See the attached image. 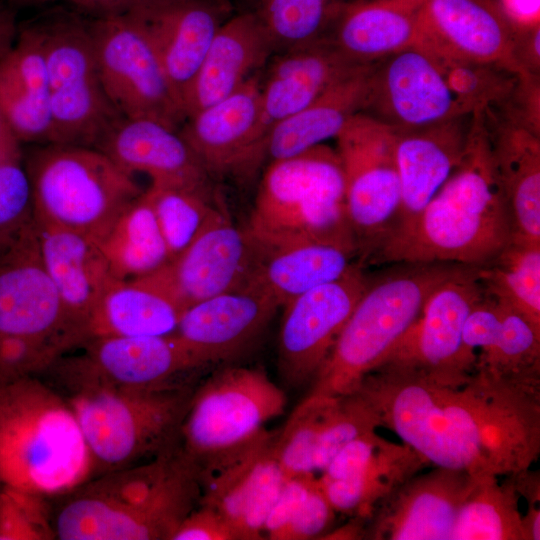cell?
<instances>
[{"label": "cell", "mask_w": 540, "mask_h": 540, "mask_svg": "<svg viewBox=\"0 0 540 540\" xmlns=\"http://www.w3.org/2000/svg\"><path fill=\"white\" fill-rule=\"evenodd\" d=\"M484 109L473 113L458 166L413 225L385 244L368 264L452 263L481 267L510 243L513 225Z\"/></svg>", "instance_id": "cell-1"}, {"label": "cell", "mask_w": 540, "mask_h": 540, "mask_svg": "<svg viewBox=\"0 0 540 540\" xmlns=\"http://www.w3.org/2000/svg\"><path fill=\"white\" fill-rule=\"evenodd\" d=\"M197 469L179 444L146 463L97 475L53 513L61 540H171L199 504Z\"/></svg>", "instance_id": "cell-2"}, {"label": "cell", "mask_w": 540, "mask_h": 540, "mask_svg": "<svg viewBox=\"0 0 540 540\" xmlns=\"http://www.w3.org/2000/svg\"><path fill=\"white\" fill-rule=\"evenodd\" d=\"M95 476L78 420L37 375L0 376V486L60 498Z\"/></svg>", "instance_id": "cell-3"}, {"label": "cell", "mask_w": 540, "mask_h": 540, "mask_svg": "<svg viewBox=\"0 0 540 540\" xmlns=\"http://www.w3.org/2000/svg\"><path fill=\"white\" fill-rule=\"evenodd\" d=\"M61 386L94 463L95 476L141 463L179 444L193 382L155 388L110 384L62 356L45 371ZM94 476V477H95Z\"/></svg>", "instance_id": "cell-4"}, {"label": "cell", "mask_w": 540, "mask_h": 540, "mask_svg": "<svg viewBox=\"0 0 540 540\" xmlns=\"http://www.w3.org/2000/svg\"><path fill=\"white\" fill-rule=\"evenodd\" d=\"M245 229L260 250L319 241L349 249L357 258L337 151L322 143L270 161Z\"/></svg>", "instance_id": "cell-5"}, {"label": "cell", "mask_w": 540, "mask_h": 540, "mask_svg": "<svg viewBox=\"0 0 540 540\" xmlns=\"http://www.w3.org/2000/svg\"><path fill=\"white\" fill-rule=\"evenodd\" d=\"M380 426L392 430L429 465L493 476L461 387L439 384L413 371L380 366L357 389Z\"/></svg>", "instance_id": "cell-6"}, {"label": "cell", "mask_w": 540, "mask_h": 540, "mask_svg": "<svg viewBox=\"0 0 540 540\" xmlns=\"http://www.w3.org/2000/svg\"><path fill=\"white\" fill-rule=\"evenodd\" d=\"M370 284L313 379L311 394L354 393L418 317L430 293L460 266L396 263Z\"/></svg>", "instance_id": "cell-7"}, {"label": "cell", "mask_w": 540, "mask_h": 540, "mask_svg": "<svg viewBox=\"0 0 540 540\" xmlns=\"http://www.w3.org/2000/svg\"><path fill=\"white\" fill-rule=\"evenodd\" d=\"M34 220L100 241L144 191L93 147L42 144L23 155Z\"/></svg>", "instance_id": "cell-8"}, {"label": "cell", "mask_w": 540, "mask_h": 540, "mask_svg": "<svg viewBox=\"0 0 540 540\" xmlns=\"http://www.w3.org/2000/svg\"><path fill=\"white\" fill-rule=\"evenodd\" d=\"M284 391L261 368L228 366L194 389L179 432V448L199 478L233 458L283 414Z\"/></svg>", "instance_id": "cell-9"}, {"label": "cell", "mask_w": 540, "mask_h": 540, "mask_svg": "<svg viewBox=\"0 0 540 540\" xmlns=\"http://www.w3.org/2000/svg\"><path fill=\"white\" fill-rule=\"evenodd\" d=\"M32 22L41 38L48 76L50 144L94 148L123 116L99 76L91 18L76 9L55 6Z\"/></svg>", "instance_id": "cell-10"}, {"label": "cell", "mask_w": 540, "mask_h": 540, "mask_svg": "<svg viewBox=\"0 0 540 540\" xmlns=\"http://www.w3.org/2000/svg\"><path fill=\"white\" fill-rule=\"evenodd\" d=\"M396 138V130L361 112L336 137L360 266L368 264L385 242L399 211Z\"/></svg>", "instance_id": "cell-11"}, {"label": "cell", "mask_w": 540, "mask_h": 540, "mask_svg": "<svg viewBox=\"0 0 540 540\" xmlns=\"http://www.w3.org/2000/svg\"><path fill=\"white\" fill-rule=\"evenodd\" d=\"M483 295L478 267L460 266L430 293L416 320L378 367L413 371L451 387L466 384L475 371L477 354L464 345L463 328Z\"/></svg>", "instance_id": "cell-12"}, {"label": "cell", "mask_w": 540, "mask_h": 540, "mask_svg": "<svg viewBox=\"0 0 540 540\" xmlns=\"http://www.w3.org/2000/svg\"><path fill=\"white\" fill-rule=\"evenodd\" d=\"M90 18L99 76L118 112L179 130L183 104L141 28L127 15Z\"/></svg>", "instance_id": "cell-13"}, {"label": "cell", "mask_w": 540, "mask_h": 540, "mask_svg": "<svg viewBox=\"0 0 540 540\" xmlns=\"http://www.w3.org/2000/svg\"><path fill=\"white\" fill-rule=\"evenodd\" d=\"M475 111L451 89L435 56L413 44L373 64L361 113L402 132Z\"/></svg>", "instance_id": "cell-14"}, {"label": "cell", "mask_w": 540, "mask_h": 540, "mask_svg": "<svg viewBox=\"0 0 540 540\" xmlns=\"http://www.w3.org/2000/svg\"><path fill=\"white\" fill-rule=\"evenodd\" d=\"M462 390L480 434L488 472L500 476L529 469L540 454V377L474 372Z\"/></svg>", "instance_id": "cell-15"}, {"label": "cell", "mask_w": 540, "mask_h": 540, "mask_svg": "<svg viewBox=\"0 0 540 540\" xmlns=\"http://www.w3.org/2000/svg\"><path fill=\"white\" fill-rule=\"evenodd\" d=\"M370 281L355 264L342 277L282 306L278 368L287 383L313 381Z\"/></svg>", "instance_id": "cell-16"}, {"label": "cell", "mask_w": 540, "mask_h": 540, "mask_svg": "<svg viewBox=\"0 0 540 540\" xmlns=\"http://www.w3.org/2000/svg\"><path fill=\"white\" fill-rule=\"evenodd\" d=\"M0 336L47 342L63 354L80 346L43 264L34 221L0 255Z\"/></svg>", "instance_id": "cell-17"}, {"label": "cell", "mask_w": 540, "mask_h": 540, "mask_svg": "<svg viewBox=\"0 0 540 540\" xmlns=\"http://www.w3.org/2000/svg\"><path fill=\"white\" fill-rule=\"evenodd\" d=\"M427 466L408 445L374 430L347 443L318 479L336 513L366 521L379 502Z\"/></svg>", "instance_id": "cell-18"}, {"label": "cell", "mask_w": 540, "mask_h": 540, "mask_svg": "<svg viewBox=\"0 0 540 540\" xmlns=\"http://www.w3.org/2000/svg\"><path fill=\"white\" fill-rule=\"evenodd\" d=\"M476 480L467 471L437 466L418 472L376 505L363 539L451 540L458 512Z\"/></svg>", "instance_id": "cell-19"}, {"label": "cell", "mask_w": 540, "mask_h": 540, "mask_svg": "<svg viewBox=\"0 0 540 540\" xmlns=\"http://www.w3.org/2000/svg\"><path fill=\"white\" fill-rule=\"evenodd\" d=\"M260 84L261 78L253 76L229 96L188 117L179 129L211 178L251 174L266 158Z\"/></svg>", "instance_id": "cell-20"}, {"label": "cell", "mask_w": 540, "mask_h": 540, "mask_svg": "<svg viewBox=\"0 0 540 540\" xmlns=\"http://www.w3.org/2000/svg\"><path fill=\"white\" fill-rule=\"evenodd\" d=\"M515 30L496 0H426L414 44L443 58L518 74L511 53Z\"/></svg>", "instance_id": "cell-21"}, {"label": "cell", "mask_w": 540, "mask_h": 540, "mask_svg": "<svg viewBox=\"0 0 540 540\" xmlns=\"http://www.w3.org/2000/svg\"><path fill=\"white\" fill-rule=\"evenodd\" d=\"M258 263V247L219 203L189 246L167 264V271L187 309L199 301L248 286Z\"/></svg>", "instance_id": "cell-22"}, {"label": "cell", "mask_w": 540, "mask_h": 540, "mask_svg": "<svg viewBox=\"0 0 540 540\" xmlns=\"http://www.w3.org/2000/svg\"><path fill=\"white\" fill-rule=\"evenodd\" d=\"M279 302L252 282L189 306L173 335L205 370L230 361L263 332Z\"/></svg>", "instance_id": "cell-23"}, {"label": "cell", "mask_w": 540, "mask_h": 540, "mask_svg": "<svg viewBox=\"0 0 540 540\" xmlns=\"http://www.w3.org/2000/svg\"><path fill=\"white\" fill-rule=\"evenodd\" d=\"M94 148L131 174H147L153 186L216 198L211 176L179 130L161 122L122 117Z\"/></svg>", "instance_id": "cell-24"}, {"label": "cell", "mask_w": 540, "mask_h": 540, "mask_svg": "<svg viewBox=\"0 0 540 540\" xmlns=\"http://www.w3.org/2000/svg\"><path fill=\"white\" fill-rule=\"evenodd\" d=\"M229 11L228 0H157L124 15L132 18L150 41L183 104Z\"/></svg>", "instance_id": "cell-25"}, {"label": "cell", "mask_w": 540, "mask_h": 540, "mask_svg": "<svg viewBox=\"0 0 540 540\" xmlns=\"http://www.w3.org/2000/svg\"><path fill=\"white\" fill-rule=\"evenodd\" d=\"M83 352L63 359L101 381L132 388H155L192 382L203 371L175 335L103 336L86 340Z\"/></svg>", "instance_id": "cell-26"}, {"label": "cell", "mask_w": 540, "mask_h": 540, "mask_svg": "<svg viewBox=\"0 0 540 540\" xmlns=\"http://www.w3.org/2000/svg\"><path fill=\"white\" fill-rule=\"evenodd\" d=\"M472 116L464 115L436 125L397 132L400 207L394 226L378 251L413 225L458 166L466 148Z\"/></svg>", "instance_id": "cell-27"}, {"label": "cell", "mask_w": 540, "mask_h": 540, "mask_svg": "<svg viewBox=\"0 0 540 540\" xmlns=\"http://www.w3.org/2000/svg\"><path fill=\"white\" fill-rule=\"evenodd\" d=\"M34 227L43 264L81 345L98 302L118 279L95 239L35 220Z\"/></svg>", "instance_id": "cell-28"}, {"label": "cell", "mask_w": 540, "mask_h": 540, "mask_svg": "<svg viewBox=\"0 0 540 540\" xmlns=\"http://www.w3.org/2000/svg\"><path fill=\"white\" fill-rule=\"evenodd\" d=\"M270 60L260 84V124L265 142L276 124L368 65L350 60L328 40L276 53Z\"/></svg>", "instance_id": "cell-29"}, {"label": "cell", "mask_w": 540, "mask_h": 540, "mask_svg": "<svg viewBox=\"0 0 540 540\" xmlns=\"http://www.w3.org/2000/svg\"><path fill=\"white\" fill-rule=\"evenodd\" d=\"M275 54L260 23L249 12L227 18L218 28L185 94L186 117L240 88Z\"/></svg>", "instance_id": "cell-30"}, {"label": "cell", "mask_w": 540, "mask_h": 540, "mask_svg": "<svg viewBox=\"0 0 540 540\" xmlns=\"http://www.w3.org/2000/svg\"><path fill=\"white\" fill-rule=\"evenodd\" d=\"M0 111L20 143L50 144L48 76L32 20L18 25L14 43L0 58Z\"/></svg>", "instance_id": "cell-31"}, {"label": "cell", "mask_w": 540, "mask_h": 540, "mask_svg": "<svg viewBox=\"0 0 540 540\" xmlns=\"http://www.w3.org/2000/svg\"><path fill=\"white\" fill-rule=\"evenodd\" d=\"M185 310L166 265L149 275L114 282L90 318L87 340L103 336H169L176 331Z\"/></svg>", "instance_id": "cell-32"}, {"label": "cell", "mask_w": 540, "mask_h": 540, "mask_svg": "<svg viewBox=\"0 0 540 540\" xmlns=\"http://www.w3.org/2000/svg\"><path fill=\"white\" fill-rule=\"evenodd\" d=\"M426 0H354L340 13L328 40L360 64L375 63L413 45Z\"/></svg>", "instance_id": "cell-33"}, {"label": "cell", "mask_w": 540, "mask_h": 540, "mask_svg": "<svg viewBox=\"0 0 540 540\" xmlns=\"http://www.w3.org/2000/svg\"><path fill=\"white\" fill-rule=\"evenodd\" d=\"M484 115L512 220V238L540 244V135L486 109Z\"/></svg>", "instance_id": "cell-34"}, {"label": "cell", "mask_w": 540, "mask_h": 540, "mask_svg": "<svg viewBox=\"0 0 540 540\" xmlns=\"http://www.w3.org/2000/svg\"><path fill=\"white\" fill-rule=\"evenodd\" d=\"M373 64L362 66L272 127L265 142L266 158L285 159L336 138L348 121L362 111Z\"/></svg>", "instance_id": "cell-35"}, {"label": "cell", "mask_w": 540, "mask_h": 540, "mask_svg": "<svg viewBox=\"0 0 540 540\" xmlns=\"http://www.w3.org/2000/svg\"><path fill=\"white\" fill-rule=\"evenodd\" d=\"M259 250L253 281L281 305L317 286L334 281L355 264L356 255L344 247L319 241H303Z\"/></svg>", "instance_id": "cell-36"}, {"label": "cell", "mask_w": 540, "mask_h": 540, "mask_svg": "<svg viewBox=\"0 0 540 540\" xmlns=\"http://www.w3.org/2000/svg\"><path fill=\"white\" fill-rule=\"evenodd\" d=\"M98 243L118 280L149 275L171 262L145 191L121 213Z\"/></svg>", "instance_id": "cell-37"}, {"label": "cell", "mask_w": 540, "mask_h": 540, "mask_svg": "<svg viewBox=\"0 0 540 540\" xmlns=\"http://www.w3.org/2000/svg\"><path fill=\"white\" fill-rule=\"evenodd\" d=\"M354 0H245L275 54L326 40L342 10Z\"/></svg>", "instance_id": "cell-38"}, {"label": "cell", "mask_w": 540, "mask_h": 540, "mask_svg": "<svg viewBox=\"0 0 540 540\" xmlns=\"http://www.w3.org/2000/svg\"><path fill=\"white\" fill-rule=\"evenodd\" d=\"M478 273L488 295L540 327V244L512 238Z\"/></svg>", "instance_id": "cell-39"}, {"label": "cell", "mask_w": 540, "mask_h": 540, "mask_svg": "<svg viewBox=\"0 0 540 540\" xmlns=\"http://www.w3.org/2000/svg\"><path fill=\"white\" fill-rule=\"evenodd\" d=\"M509 477V476H508ZM511 478H477L458 512L451 540H524L522 514Z\"/></svg>", "instance_id": "cell-40"}, {"label": "cell", "mask_w": 540, "mask_h": 540, "mask_svg": "<svg viewBox=\"0 0 540 540\" xmlns=\"http://www.w3.org/2000/svg\"><path fill=\"white\" fill-rule=\"evenodd\" d=\"M273 443V436L264 431L248 447L200 480L203 488L199 504L219 512L232 526L235 534L236 524L253 493L265 463L273 453Z\"/></svg>", "instance_id": "cell-41"}, {"label": "cell", "mask_w": 540, "mask_h": 540, "mask_svg": "<svg viewBox=\"0 0 540 540\" xmlns=\"http://www.w3.org/2000/svg\"><path fill=\"white\" fill-rule=\"evenodd\" d=\"M499 304V330L491 344L477 354L474 372L507 378L540 377V327Z\"/></svg>", "instance_id": "cell-42"}, {"label": "cell", "mask_w": 540, "mask_h": 540, "mask_svg": "<svg viewBox=\"0 0 540 540\" xmlns=\"http://www.w3.org/2000/svg\"><path fill=\"white\" fill-rule=\"evenodd\" d=\"M336 396L308 393L274 438V457L287 477L314 474V457Z\"/></svg>", "instance_id": "cell-43"}, {"label": "cell", "mask_w": 540, "mask_h": 540, "mask_svg": "<svg viewBox=\"0 0 540 540\" xmlns=\"http://www.w3.org/2000/svg\"><path fill=\"white\" fill-rule=\"evenodd\" d=\"M145 195L153 208L171 261L189 246L220 203L195 192L153 185Z\"/></svg>", "instance_id": "cell-44"}, {"label": "cell", "mask_w": 540, "mask_h": 540, "mask_svg": "<svg viewBox=\"0 0 540 540\" xmlns=\"http://www.w3.org/2000/svg\"><path fill=\"white\" fill-rule=\"evenodd\" d=\"M378 427L374 409L359 391L336 396L316 449L314 472L321 473L347 443Z\"/></svg>", "instance_id": "cell-45"}, {"label": "cell", "mask_w": 540, "mask_h": 540, "mask_svg": "<svg viewBox=\"0 0 540 540\" xmlns=\"http://www.w3.org/2000/svg\"><path fill=\"white\" fill-rule=\"evenodd\" d=\"M53 539L57 538L49 499L0 486V540Z\"/></svg>", "instance_id": "cell-46"}, {"label": "cell", "mask_w": 540, "mask_h": 540, "mask_svg": "<svg viewBox=\"0 0 540 540\" xmlns=\"http://www.w3.org/2000/svg\"><path fill=\"white\" fill-rule=\"evenodd\" d=\"M33 221L31 185L23 156L0 161V228L18 236Z\"/></svg>", "instance_id": "cell-47"}, {"label": "cell", "mask_w": 540, "mask_h": 540, "mask_svg": "<svg viewBox=\"0 0 540 540\" xmlns=\"http://www.w3.org/2000/svg\"><path fill=\"white\" fill-rule=\"evenodd\" d=\"M288 478L277 463L273 452L265 463L254 491L235 527L238 540L264 538L266 519Z\"/></svg>", "instance_id": "cell-48"}, {"label": "cell", "mask_w": 540, "mask_h": 540, "mask_svg": "<svg viewBox=\"0 0 540 540\" xmlns=\"http://www.w3.org/2000/svg\"><path fill=\"white\" fill-rule=\"evenodd\" d=\"M61 355L59 348L47 342L0 336V376L42 374Z\"/></svg>", "instance_id": "cell-49"}, {"label": "cell", "mask_w": 540, "mask_h": 540, "mask_svg": "<svg viewBox=\"0 0 540 540\" xmlns=\"http://www.w3.org/2000/svg\"><path fill=\"white\" fill-rule=\"evenodd\" d=\"M336 511L315 478L304 501L286 528L282 540L321 539L330 531Z\"/></svg>", "instance_id": "cell-50"}, {"label": "cell", "mask_w": 540, "mask_h": 540, "mask_svg": "<svg viewBox=\"0 0 540 540\" xmlns=\"http://www.w3.org/2000/svg\"><path fill=\"white\" fill-rule=\"evenodd\" d=\"M315 478L314 474H305L286 480L266 519L264 536L271 540H282L286 528L304 501Z\"/></svg>", "instance_id": "cell-51"}, {"label": "cell", "mask_w": 540, "mask_h": 540, "mask_svg": "<svg viewBox=\"0 0 540 540\" xmlns=\"http://www.w3.org/2000/svg\"><path fill=\"white\" fill-rule=\"evenodd\" d=\"M171 540H237V536L219 512L198 504L183 519Z\"/></svg>", "instance_id": "cell-52"}, {"label": "cell", "mask_w": 540, "mask_h": 540, "mask_svg": "<svg viewBox=\"0 0 540 540\" xmlns=\"http://www.w3.org/2000/svg\"><path fill=\"white\" fill-rule=\"evenodd\" d=\"M511 53L518 75L539 77L540 24L516 26Z\"/></svg>", "instance_id": "cell-53"}, {"label": "cell", "mask_w": 540, "mask_h": 540, "mask_svg": "<svg viewBox=\"0 0 540 540\" xmlns=\"http://www.w3.org/2000/svg\"><path fill=\"white\" fill-rule=\"evenodd\" d=\"M154 1L157 0H74L72 6L88 17L98 18L124 15Z\"/></svg>", "instance_id": "cell-54"}, {"label": "cell", "mask_w": 540, "mask_h": 540, "mask_svg": "<svg viewBox=\"0 0 540 540\" xmlns=\"http://www.w3.org/2000/svg\"><path fill=\"white\" fill-rule=\"evenodd\" d=\"M510 21L519 27L540 24V0H496Z\"/></svg>", "instance_id": "cell-55"}, {"label": "cell", "mask_w": 540, "mask_h": 540, "mask_svg": "<svg viewBox=\"0 0 540 540\" xmlns=\"http://www.w3.org/2000/svg\"><path fill=\"white\" fill-rule=\"evenodd\" d=\"M20 144L0 111V161L22 157Z\"/></svg>", "instance_id": "cell-56"}, {"label": "cell", "mask_w": 540, "mask_h": 540, "mask_svg": "<svg viewBox=\"0 0 540 540\" xmlns=\"http://www.w3.org/2000/svg\"><path fill=\"white\" fill-rule=\"evenodd\" d=\"M15 12L11 10L0 18V58L11 48L17 35Z\"/></svg>", "instance_id": "cell-57"}, {"label": "cell", "mask_w": 540, "mask_h": 540, "mask_svg": "<svg viewBox=\"0 0 540 540\" xmlns=\"http://www.w3.org/2000/svg\"><path fill=\"white\" fill-rule=\"evenodd\" d=\"M522 531L524 540L540 539V508L528 506L525 514H522Z\"/></svg>", "instance_id": "cell-58"}, {"label": "cell", "mask_w": 540, "mask_h": 540, "mask_svg": "<svg viewBox=\"0 0 540 540\" xmlns=\"http://www.w3.org/2000/svg\"><path fill=\"white\" fill-rule=\"evenodd\" d=\"M7 4L15 8H27V7H38L45 4L56 3V2H66L73 4L74 0H6Z\"/></svg>", "instance_id": "cell-59"}, {"label": "cell", "mask_w": 540, "mask_h": 540, "mask_svg": "<svg viewBox=\"0 0 540 540\" xmlns=\"http://www.w3.org/2000/svg\"><path fill=\"white\" fill-rule=\"evenodd\" d=\"M18 236L12 235L0 228V255L3 254L12 245V243Z\"/></svg>", "instance_id": "cell-60"}, {"label": "cell", "mask_w": 540, "mask_h": 540, "mask_svg": "<svg viewBox=\"0 0 540 540\" xmlns=\"http://www.w3.org/2000/svg\"><path fill=\"white\" fill-rule=\"evenodd\" d=\"M11 10H13L12 7H10L8 4L2 3L0 1V18H2L4 15H6Z\"/></svg>", "instance_id": "cell-61"}]
</instances>
